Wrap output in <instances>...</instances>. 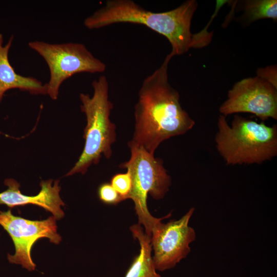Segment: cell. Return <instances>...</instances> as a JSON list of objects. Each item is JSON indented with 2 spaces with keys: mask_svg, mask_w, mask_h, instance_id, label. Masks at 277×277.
Wrapping results in <instances>:
<instances>
[{
  "mask_svg": "<svg viewBox=\"0 0 277 277\" xmlns=\"http://www.w3.org/2000/svg\"><path fill=\"white\" fill-rule=\"evenodd\" d=\"M28 46L44 59L49 67L47 94L53 100L57 99L63 82L73 75L102 73L106 69V64L81 43L50 44L35 41L29 42Z\"/></svg>",
  "mask_w": 277,
  "mask_h": 277,
  "instance_id": "6",
  "label": "cell"
},
{
  "mask_svg": "<svg viewBox=\"0 0 277 277\" xmlns=\"http://www.w3.org/2000/svg\"><path fill=\"white\" fill-rule=\"evenodd\" d=\"M52 180L42 181L41 191L36 195L28 196L22 194L19 190L20 185L15 180L7 179L4 184L8 187L5 191L0 193V205H5L10 208L27 205H36L52 213L56 220H60L64 216L61 206L65 205L62 200L60 192L59 181Z\"/></svg>",
  "mask_w": 277,
  "mask_h": 277,
  "instance_id": "10",
  "label": "cell"
},
{
  "mask_svg": "<svg viewBox=\"0 0 277 277\" xmlns=\"http://www.w3.org/2000/svg\"><path fill=\"white\" fill-rule=\"evenodd\" d=\"M93 94L81 93V111L87 119L84 129L85 140L83 150L78 160L66 176L81 173L84 174L92 164H97L103 155L111 157L112 145L116 140V126L110 118L113 105L109 100L107 77L102 75L92 83Z\"/></svg>",
  "mask_w": 277,
  "mask_h": 277,
  "instance_id": "4",
  "label": "cell"
},
{
  "mask_svg": "<svg viewBox=\"0 0 277 277\" xmlns=\"http://www.w3.org/2000/svg\"><path fill=\"white\" fill-rule=\"evenodd\" d=\"M168 54L161 66L146 77L134 107V130L131 142L154 155L164 141L183 135L195 122L182 107L179 92L169 84Z\"/></svg>",
  "mask_w": 277,
  "mask_h": 277,
  "instance_id": "1",
  "label": "cell"
},
{
  "mask_svg": "<svg viewBox=\"0 0 277 277\" xmlns=\"http://www.w3.org/2000/svg\"><path fill=\"white\" fill-rule=\"evenodd\" d=\"M97 194L100 200L107 205H116L123 201L110 183H104L101 184L98 188Z\"/></svg>",
  "mask_w": 277,
  "mask_h": 277,
  "instance_id": "15",
  "label": "cell"
},
{
  "mask_svg": "<svg viewBox=\"0 0 277 277\" xmlns=\"http://www.w3.org/2000/svg\"><path fill=\"white\" fill-rule=\"evenodd\" d=\"M197 8L196 1L188 0L174 9L154 12L131 0H109L87 17L84 24L89 29L120 23L143 25L167 38L171 46L169 54L172 57L194 47V34L190 28Z\"/></svg>",
  "mask_w": 277,
  "mask_h": 277,
  "instance_id": "2",
  "label": "cell"
},
{
  "mask_svg": "<svg viewBox=\"0 0 277 277\" xmlns=\"http://www.w3.org/2000/svg\"><path fill=\"white\" fill-rule=\"evenodd\" d=\"M194 211L191 207L180 219L161 222L152 231L151 244L156 270L174 268L190 253V245L196 238L194 229L189 225Z\"/></svg>",
  "mask_w": 277,
  "mask_h": 277,
  "instance_id": "8",
  "label": "cell"
},
{
  "mask_svg": "<svg viewBox=\"0 0 277 277\" xmlns=\"http://www.w3.org/2000/svg\"><path fill=\"white\" fill-rule=\"evenodd\" d=\"M134 239L140 246L139 254L134 258L125 277H162L156 271L152 255L151 238L146 234L138 224L130 227Z\"/></svg>",
  "mask_w": 277,
  "mask_h": 277,
  "instance_id": "12",
  "label": "cell"
},
{
  "mask_svg": "<svg viewBox=\"0 0 277 277\" xmlns=\"http://www.w3.org/2000/svg\"><path fill=\"white\" fill-rule=\"evenodd\" d=\"M215 141L227 165L259 164L277 154V127L235 115L230 126L220 115Z\"/></svg>",
  "mask_w": 277,
  "mask_h": 277,
  "instance_id": "3",
  "label": "cell"
},
{
  "mask_svg": "<svg viewBox=\"0 0 277 277\" xmlns=\"http://www.w3.org/2000/svg\"><path fill=\"white\" fill-rule=\"evenodd\" d=\"M13 36L3 45V35L0 34V102L4 93L12 89L27 91L32 94H46V84L43 85L37 79L18 74L11 65L8 59Z\"/></svg>",
  "mask_w": 277,
  "mask_h": 277,
  "instance_id": "11",
  "label": "cell"
},
{
  "mask_svg": "<svg viewBox=\"0 0 277 277\" xmlns=\"http://www.w3.org/2000/svg\"><path fill=\"white\" fill-rule=\"evenodd\" d=\"M110 184L123 201L127 200L131 188V179L128 172L114 175L111 178Z\"/></svg>",
  "mask_w": 277,
  "mask_h": 277,
  "instance_id": "14",
  "label": "cell"
},
{
  "mask_svg": "<svg viewBox=\"0 0 277 277\" xmlns=\"http://www.w3.org/2000/svg\"><path fill=\"white\" fill-rule=\"evenodd\" d=\"M222 115L252 113L262 120L277 119V88L256 76L236 83L220 107Z\"/></svg>",
  "mask_w": 277,
  "mask_h": 277,
  "instance_id": "9",
  "label": "cell"
},
{
  "mask_svg": "<svg viewBox=\"0 0 277 277\" xmlns=\"http://www.w3.org/2000/svg\"><path fill=\"white\" fill-rule=\"evenodd\" d=\"M243 15L241 19L251 23L259 19H277L276 0H249L243 2Z\"/></svg>",
  "mask_w": 277,
  "mask_h": 277,
  "instance_id": "13",
  "label": "cell"
},
{
  "mask_svg": "<svg viewBox=\"0 0 277 277\" xmlns=\"http://www.w3.org/2000/svg\"><path fill=\"white\" fill-rule=\"evenodd\" d=\"M128 145L130 157L119 166L127 169L131 179V188L127 200L133 201L138 224L144 227L145 233L151 238L152 231L163 220L170 217L171 213L160 218L152 215L147 206L148 194L156 200L164 198L171 185V179L162 159L155 157L131 141Z\"/></svg>",
  "mask_w": 277,
  "mask_h": 277,
  "instance_id": "5",
  "label": "cell"
},
{
  "mask_svg": "<svg viewBox=\"0 0 277 277\" xmlns=\"http://www.w3.org/2000/svg\"><path fill=\"white\" fill-rule=\"evenodd\" d=\"M0 225L7 232L14 245V254H8L10 263L19 264L28 271H33L36 265L32 261V248L36 241L48 238L51 243L58 244L62 237L57 232L53 216L42 221H32L12 214L11 210L0 211Z\"/></svg>",
  "mask_w": 277,
  "mask_h": 277,
  "instance_id": "7",
  "label": "cell"
},
{
  "mask_svg": "<svg viewBox=\"0 0 277 277\" xmlns=\"http://www.w3.org/2000/svg\"><path fill=\"white\" fill-rule=\"evenodd\" d=\"M256 73L257 76L267 81L277 88L276 66H270L266 68H260L258 70Z\"/></svg>",
  "mask_w": 277,
  "mask_h": 277,
  "instance_id": "16",
  "label": "cell"
}]
</instances>
